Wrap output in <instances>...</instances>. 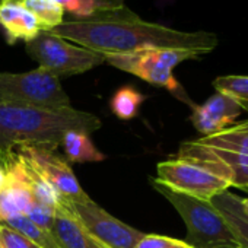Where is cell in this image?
Returning a JSON list of instances; mask_svg holds the SVG:
<instances>
[{"mask_svg": "<svg viewBox=\"0 0 248 248\" xmlns=\"http://www.w3.org/2000/svg\"><path fill=\"white\" fill-rule=\"evenodd\" d=\"M145 99L146 96L142 92H139L135 86L126 85L118 88L114 92L109 101V107L114 115L118 117L120 120H132L139 114L140 105Z\"/></svg>", "mask_w": 248, "mask_h": 248, "instance_id": "18", "label": "cell"}, {"mask_svg": "<svg viewBox=\"0 0 248 248\" xmlns=\"http://www.w3.org/2000/svg\"><path fill=\"white\" fill-rule=\"evenodd\" d=\"M51 236L59 248H108L93 238L63 203L56 209Z\"/></svg>", "mask_w": 248, "mask_h": 248, "instance_id": "13", "label": "cell"}, {"mask_svg": "<svg viewBox=\"0 0 248 248\" xmlns=\"http://www.w3.org/2000/svg\"><path fill=\"white\" fill-rule=\"evenodd\" d=\"M0 104L44 108L72 105L60 79L41 67L24 73L0 72Z\"/></svg>", "mask_w": 248, "mask_h": 248, "instance_id": "6", "label": "cell"}, {"mask_svg": "<svg viewBox=\"0 0 248 248\" xmlns=\"http://www.w3.org/2000/svg\"><path fill=\"white\" fill-rule=\"evenodd\" d=\"M2 2H3V0H0V3H2Z\"/></svg>", "mask_w": 248, "mask_h": 248, "instance_id": "30", "label": "cell"}, {"mask_svg": "<svg viewBox=\"0 0 248 248\" xmlns=\"http://www.w3.org/2000/svg\"><path fill=\"white\" fill-rule=\"evenodd\" d=\"M167 248H193L191 245H188L186 241H177L175 244H172V245H170V247H167Z\"/></svg>", "mask_w": 248, "mask_h": 248, "instance_id": "27", "label": "cell"}, {"mask_svg": "<svg viewBox=\"0 0 248 248\" xmlns=\"http://www.w3.org/2000/svg\"><path fill=\"white\" fill-rule=\"evenodd\" d=\"M53 32L104 56L126 54L143 48L191 50L206 56L219 44V38L213 32L180 31L149 22L126 5L89 16H70Z\"/></svg>", "mask_w": 248, "mask_h": 248, "instance_id": "1", "label": "cell"}, {"mask_svg": "<svg viewBox=\"0 0 248 248\" xmlns=\"http://www.w3.org/2000/svg\"><path fill=\"white\" fill-rule=\"evenodd\" d=\"M197 142L210 148H217L248 156V120L233 124V126L212 136L200 138L197 139Z\"/></svg>", "mask_w": 248, "mask_h": 248, "instance_id": "16", "label": "cell"}, {"mask_svg": "<svg viewBox=\"0 0 248 248\" xmlns=\"http://www.w3.org/2000/svg\"><path fill=\"white\" fill-rule=\"evenodd\" d=\"M178 239L164 236V235H155V233H145L142 239L136 244L135 248H167L172 244H175Z\"/></svg>", "mask_w": 248, "mask_h": 248, "instance_id": "25", "label": "cell"}, {"mask_svg": "<svg viewBox=\"0 0 248 248\" xmlns=\"http://www.w3.org/2000/svg\"><path fill=\"white\" fill-rule=\"evenodd\" d=\"M241 112L242 109L231 96L216 92L204 104L194 105L190 118L197 132L206 138L233 126Z\"/></svg>", "mask_w": 248, "mask_h": 248, "instance_id": "11", "label": "cell"}, {"mask_svg": "<svg viewBox=\"0 0 248 248\" xmlns=\"http://www.w3.org/2000/svg\"><path fill=\"white\" fill-rule=\"evenodd\" d=\"M8 177V187L0 194V222L18 215H27L34 204L30 188L18 178Z\"/></svg>", "mask_w": 248, "mask_h": 248, "instance_id": "15", "label": "cell"}, {"mask_svg": "<svg viewBox=\"0 0 248 248\" xmlns=\"http://www.w3.org/2000/svg\"><path fill=\"white\" fill-rule=\"evenodd\" d=\"M8 183H9V177H8L6 168L2 162H0V194H2V191L8 187Z\"/></svg>", "mask_w": 248, "mask_h": 248, "instance_id": "26", "label": "cell"}, {"mask_svg": "<svg viewBox=\"0 0 248 248\" xmlns=\"http://www.w3.org/2000/svg\"><path fill=\"white\" fill-rule=\"evenodd\" d=\"M2 222L5 225H8V226L14 228L15 231L21 232L22 235H25L28 239H31L40 248H59L56 241L53 239L51 233L44 231V229H41L40 226H37L25 215H18V216L11 217V219L2 220Z\"/></svg>", "mask_w": 248, "mask_h": 248, "instance_id": "21", "label": "cell"}, {"mask_svg": "<svg viewBox=\"0 0 248 248\" xmlns=\"http://www.w3.org/2000/svg\"><path fill=\"white\" fill-rule=\"evenodd\" d=\"M210 202L231 228L239 248H248V215L241 206V197L226 190Z\"/></svg>", "mask_w": 248, "mask_h": 248, "instance_id": "14", "label": "cell"}, {"mask_svg": "<svg viewBox=\"0 0 248 248\" xmlns=\"http://www.w3.org/2000/svg\"><path fill=\"white\" fill-rule=\"evenodd\" d=\"M64 12L70 16H89L99 11L117 9L126 5L127 0H57Z\"/></svg>", "mask_w": 248, "mask_h": 248, "instance_id": "22", "label": "cell"}, {"mask_svg": "<svg viewBox=\"0 0 248 248\" xmlns=\"http://www.w3.org/2000/svg\"><path fill=\"white\" fill-rule=\"evenodd\" d=\"M25 51L38 63V67L59 79L82 75L105 63L104 54L62 38L53 31H41L32 41L25 44Z\"/></svg>", "mask_w": 248, "mask_h": 248, "instance_id": "5", "label": "cell"}, {"mask_svg": "<svg viewBox=\"0 0 248 248\" xmlns=\"http://www.w3.org/2000/svg\"><path fill=\"white\" fill-rule=\"evenodd\" d=\"M0 248H3V245H2V241H0Z\"/></svg>", "mask_w": 248, "mask_h": 248, "instance_id": "29", "label": "cell"}, {"mask_svg": "<svg viewBox=\"0 0 248 248\" xmlns=\"http://www.w3.org/2000/svg\"><path fill=\"white\" fill-rule=\"evenodd\" d=\"M0 28L8 44L32 41L41 31L35 16L21 3V0H3L0 3Z\"/></svg>", "mask_w": 248, "mask_h": 248, "instance_id": "12", "label": "cell"}, {"mask_svg": "<svg viewBox=\"0 0 248 248\" xmlns=\"http://www.w3.org/2000/svg\"><path fill=\"white\" fill-rule=\"evenodd\" d=\"M98 115L70 107L44 108L0 104V162L19 146L57 149L69 132L91 135L101 129Z\"/></svg>", "mask_w": 248, "mask_h": 248, "instance_id": "2", "label": "cell"}, {"mask_svg": "<svg viewBox=\"0 0 248 248\" xmlns=\"http://www.w3.org/2000/svg\"><path fill=\"white\" fill-rule=\"evenodd\" d=\"M156 180L171 190L202 199L212 200L215 196L226 191L228 181L213 175L207 170L183 159H170L156 167Z\"/></svg>", "mask_w": 248, "mask_h": 248, "instance_id": "8", "label": "cell"}, {"mask_svg": "<svg viewBox=\"0 0 248 248\" xmlns=\"http://www.w3.org/2000/svg\"><path fill=\"white\" fill-rule=\"evenodd\" d=\"M63 204L73 212V215L93 238L108 248H135L145 235L143 232L109 215L91 199L80 203Z\"/></svg>", "mask_w": 248, "mask_h": 248, "instance_id": "9", "label": "cell"}, {"mask_svg": "<svg viewBox=\"0 0 248 248\" xmlns=\"http://www.w3.org/2000/svg\"><path fill=\"white\" fill-rule=\"evenodd\" d=\"M21 3L35 16L43 31H53L64 21V9L57 0H21Z\"/></svg>", "mask_w": 248, "mask_h": 248, "instance_id": "19", "label": "cell"}, {"mask_svg": "<svg viewBox=\"0 0 248 248\" xmlns=\"http://www.w3.org/2000/svg\"><path fill=\"white\" fill-rule=\"evenodd\" d=\"M216 92L231 96L242 111L248 114V76L228 75L219 76L213 80Z\"/></svg>", "mask_w": 248, "mask_h": 248, "instance_id": "20", "label": "cell"}, {"mask_svg": "<svg viewBox=\"0 0 248 248\" xmlns=\"http://www.w3.org/2000/svg\"><path fill=\"white\" fill-rule=\"evenodd\" d=\"M154 188L180 213L187 226V244L193 248H239L231 228L210 200H202L152 180Z\"/></svg>", "mask_w": 248, "mask_h": 248, "instance_id": "3", "label": "cell"}, {"mask_svg": "<svg viewBox=\"0 0 248 248\" xmlns=\"http://www.w3.org/2000/svg\"><path fill=\"white\" fill-rule=\"evenodd\" d=\"M200 57H203V54L191 50L143 48L126 54L105 56V63L135 75L154 86L165 88L181 98L180 93H183V89L174 76V69L186 60H197Z\"/></svg>", "mask_w": 248, "mask_h": 248, "instance_id": "4", "label": "cell"}, {"mask_svg": "<svg viewBox=\"0 0 248 248\" xmlns=\"http://www.w3.org/2000/svg\"><path fill=\"white\" fill-rule=\"evenodd\" d=\"M177 159L188 161L207 170L213 175L228 181L231 187L248 190V156L191 140L180 146Z\"/></svg>", "mask_w": 248, "mask_h": 248, "instance_id": "10", "label": "cell"}, {"mask_svg": "<svg viewBox=\"0 0 248 248\" xmlns=\"http://www.w3.org/2000/svg\"><path fill=\"white\" fill-rule=\"evenodd\" d=\"M67 162H101L105 155L93 145L89 135L82 132H69L62 142Z\"/></svg>", "mask_w": 248, "mask_h": 248, "instance_id": "17", "label": "cell"}, {"mask_svg": "<svg viewBox=\"0 0 248 248\" xmlns=\"http://www.w3.org/2000/svg\"><path fill=\"white\" fill-rule=\"evenodd\" d=\"M59 193L62 203H80L91 197L80 187L69 162L48 146H19L14 151Z\"/></svg>", "mask_w": 248, "mask_h": 248, "instance_id": "7", "label": "cell"}, {"mask_svg": "<svg viewBox=\"0 0 248 248\" xmlns=\"http://www.w3.org/2000/svg\"><path fill=\"white\" fill-rule=\"evenodd\" d=\"M241 206H242L244 212L248 215V197L247 199H241Z\"/></svg>", "mask_w": 248, "mask_h": 248, "instance_id": "28", "label": "cell"}, {"mask_svg": "<svg viewBox=\"0 0 248 248\" xmlns=\"http://www.w3.org/2000/svg\"><path fill=\"white\" fill-rule=\"evenodd\" d=\"M54 213H56V209L34 203L25 216L30 220H32L37 226H40L41 229L51 233V228H53V222H54Z\"/></svg>", "mask_w": 248, "mask_h": 248, "instance_id": "24", "label": "cell"}, {"mask_svg": "<svg viewBox=\"0 0 248 248\" xmlns=\"http://www.w3.org/2000/svg\"><path fill=\"white\" fill-rule=\"evenodd\" d=\"M0 241H2L3 248H40L25 235L5 225L3 222H0Z\"/></svg>", "mask_w": 248, "mask_h": 248, "instance_id": "23", "label": "cell"}]
</instances>
